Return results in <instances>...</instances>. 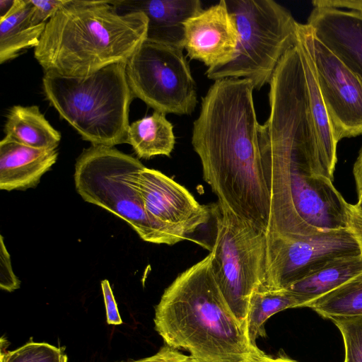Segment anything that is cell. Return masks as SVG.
Segmentation results:
<instances>
[{
    "label": "cell",
    "mask_w": 362,
    "mask_h": 362,
    "mask_svg": "<svg viewBox=\"0 0 362 362\" xmlns=\"http://www.w3.org/2000/svg\"><path fill=\"white\" fill-rule=\"evenodd\" d=\"M341 333L345 356L344 362H362V316L331 319Z\"/></svg>",
    "instance_id": "25"
},
{
    "label": "cell",
    "mask_w": 362,
    "mask_h": 362,
    "mask_svg": "<svg viewBox=\"0 0 362 362\" xmlns=\"http://www.w3.org/2000/svg\"><path fill=\"white\" fill-rule=\"evenodd\" d=\"M132 362H156L155 358H153V356H149V357H146V358H141V359H139V360H136V361H132Z\"/></svg>",
    "instance_id": "36"
},
{
    "label": "cell",
    "mask_w": 362,
    "mask_h": 362,
    "mask_svg": "<svg viewBox=\"0 0 362 362\" xmlns=\"http://www.w3.org/2000/svg\"><path fill=\"white\" fill-rule=\"evenodd\" d=\"M1 362H67L62 349L45 342L30 341L1 354Z\"/></svg>",
    "instance_id": "24"
},
{
    "label": "cell",
    "mask_w": 362,
    "mask_h": 362,
    "mask_svg": "<svg viewBox=\"0 0 362 362\" xmlns=\"http://www.w3.org/2000/svg\"><path fill=\"white\" fill-rule=\"evenodd\" d=\"M155 329L167 346L183 349L199 362H259L246 325L225 300L209 254L180 274L156 307Z\"/></svg>",
    "instance_id": "3"
},
{
    "label": "cell",
    "mask_w": 362,
    "mask_h": 362,
    "mask_svg": "<svg viewBox=\"0 0 362 362\" xmlns=\"http://www.w3.org/2000/svg\"><path fill=\"white\" fill-rule=\"evenodd\" d=\"M210 209L216 226L209 252L213 273L232 312L246 325L252 297L265 285L267 233L218 202Z\"/></svg>",
    "instance_id": "8"
},
{
    "label": "cell",
    "mask_w": 362,
    "mask_h": 362,
    "mask_svg": "<svg viewBox=\"0 0 362 362\" xmlns=\"http://www.w3.org/2000/svg\"><path fill=\"white\" fill-rule=\"evenodd\" d=\"M137 186L148 216L187 239L211 218L210 208L200 204L184 186L160 171L144 166Z\"/></svg>",
    "instance_id": "12"
},
{
    "label": "cell",
    "mask_w": 362,
    "mask_h": 362,
    "mask_svg": "<svg viewBox=\"0 0 362 362\" xmlns=\"http://www.w3.org/2000/svg\"><path fill=\"white\" fill-rule=\"evenodd\" d=\"M156 362H199L168 346H165L153 355Z\"/></svg>",
    "instance_id": "30"
},
{
    "label": "cell",
    "mask_w": 362,
    "mask_h": 362,
    "mask_svg": "<svg viewBox=\"0 0 362 362\" xmlns=\"http://www.w3.org/2000/svg\"><path fill=\"white\" fill-rule=\"evenodd\" d=\"M314 7L345 8L352 11H362V0H315Z\"/></svg>",
    "instance_id": "31"
},
{
    "label": "cell",
    "mask_w": 362,
    "mask_h": 362,
    "mask_svg": "<svg viewBox=\"0 0 362 362\" xmlns=\"http://www.w3.org/2000/svg\"><path fill=\"white\" fill-rule=\"evenodd\" d=\"M31 11L29 0H15L11 11L0 18L1 64L18 57L23 49L38 45L46 23H33Z\"/></svg>",
    "instance_id": "19"
},
{
    "label": "cell",
    "mask_w": 362,
    "mask_h": 362,
    "mask_svg": "<svg viewBox=\"0 0 362 362\" xmlns=\"http://www.w3.org/2000/svg\"><path fill=\"white\" fill-rule=\"evenodd\" d=\"M5 137L39 149H57L61 134L41 113L37 105H14L4 124Z\"/></svg>",
    "instance_id": "18"
},
{
    "label": "cell",
    "mask_w": 362,
    "mask_h": 362,
    "mask_svg": "<svg viewBox=\"0 0 362 362\" xmlns=\"http://www.w3.org/2000/svg\"><path fill=\"white\" fill-rule=\"evenodd\" d=\"M306 80L310 116L315 128L324 175L333 181L337 141L309 57L298 40Z\"/></svg>",
    "instance_id": "17"
},
{
    "label": "cell",
    "mask_w": 362,
    "mask_h": 362,
    "mask_svg": "<svg viewBox=\"0 0 362 362\" xmlns=\"http://www.w3.org/2000/svg\"><path fill=\"white\" fill-rule=\"evenodd\" d=\"M119 13L142 12L148 18L146 40L184 49L185 23L203 10L199 0L111 1Z\"/></svg>",
    "instance_id": "15"
},
{
    "label": "cell",
    "mask_w": 362,
    "mask_h": 362,
    "mask_svg": "<svg viewBox=\"0 0 362 362\" xmlns=\"http://www.w3.org/2000/svg\"><path fill=\"white\" fill-rule=\"evenodd\" d=\"M264 288L284 289L333 262L361 254L348 228L320 233L306 238L288 239L267 235Z\"/></svg>",
    "instance_id": "10"
},
{
    "label": "cell",
    "mask_w": 362,
    "mask_h": 362,
    "mask_svg": "<svg viewBox=\"0 0 362 362\" xmlns=\"http://www.w3.org/2000/svg\"><path fill=\"white\" fill-rule=\"evenodd\" d=\"M125 66L112 64L82 78L45 71L42 88L49 104L91 145L127 143L129 110L134 97Z\"/></svg>",
    "instance_id": "5"
},
{
    "label": "cell",
    "mask_w": 362,
    "mask_h": 362,
    "mask_svg": "<svg viewBox=\"0 0 362 362\" xmlns=\"http://www.w3.org/2000/svg\"><path fill=\"white\" fill-rule=\"evenodd\" d=\"M0 287L11 292L20 287V281L13 273L10 255L1 235L0 240Z\"/></svg>",
    "instance_id": "26"
},
{
    "label": "cell",
    "mask_w": 362,
    "mask_h": 362,
    "mask_svg": "<svg viewBox=\"0 0 362 362\" xmlns=\"http://www.w3.org/2000/svg\"><path fill=\"white\" fill-rule=\"evenodd\" d=\"M142 12L118 13L111 1L69 0L47 22L34 57L45 71L86 77L126 63L146 40Z\"/></svg>",
    "instance_id": "4"
},
{
    "label": "cell",
    "mask_w": 362,
    "mask_h": 362,
    "mask_svg": "<svg viewBox=\"0 0 362 362\" xmlns=\"http://www.w3.org/2000/svg\"><path fill=\"white\" fill-rule=\"evenodd\" d=\"M32 6L31 21L35 25L47 22L68 3L69 0H29Z\"/></svg>",
    "instance_id": "27"
},
{
    "label": "cell",
    "mask_w": 362,
    "mask_h": 362,
    "mask_svg": "<svg viewBox=\"0 0 362 362\" xmlns=\"http://www.w3.org/2000/svg\"><path fill=\"white\" fill-rule=\"evenodd\" d=\"M358 202L356 204H354V206L358 210L362 211V192L358 194Z\"/></svg>",
    "instance_id": "35"
},
{
    "label": "cell",
    "mask_w": 362,
    "mask_h": 362,
    "mask_svg": "<svg viewBox=\"0 0 362 362\" xmlns=\"http://www.w3.org/2000/svg\"><path fill=\"white\" fill-rule=\"evenodd\" d=\"M125 71L134 97L154 111L194 112L197 86L183 49L145 40L126 62Z\"/></svg>",
    "instance_id": "9"
},
{
    "label": "cell",
    "mask_w": 362,
    "mask_h": 362,
    "mask_svg": "<svg viewBox=\"0 0 362 362\" xmlns=\"http://www.w3.org/2000/svg\"><path fill=\"white\" fill-rule=\"evenodd\" d=\"M305 307L330 320L362 316V272Z\"/></svg>",
    "instance_id": "23"
},
{
    "label": "cell",
    "mask_w": 362,
    "mask_h": 362,
    "mask_svg": "<svg viewBox=\"0 0 362 362\" xmlns=\"http://www.w3.org/2000/svg\"><path fill=\"white\" fill-rule=\"evenodd\" d=\"M353 175L358 194L362 192V147L353 168Z\"/></svg>",
    "instance_id": "32"
},
{
    "label": "cell",
    "mask_w": 362,
    "mask_h": 362,
    "mask_svg": "<svg viewBox=\"0 0 362 362\" xmlns=\"http://www.w3.org/2000/svg\"><path fill=\"white\" fill-rule=\"evenodd\" d=\"M347 228L355 238L362 253V211L356 209L354 204H348Z\"/></svg>",
    "instance_id": "29"
},
{
    "label": "cell",
    "mask_w": 362,
    "mask_h": 362,
    "mask_svg": "<svg viewBox=\"0 0 362 362\" xmlns=\"http://www.w3.org/2000/svg\"><path fill=\"white\" fill-rule=\"evenodd\" d=\"M254 88L245 78L214 81L202 98L192 144L204 180L245 222L267 233L270 189L259 141Z\"/></svg>",
    "instance_id": "2"
},
{
    "label": "cell",
    "mask_w": 362,
    "mask_h": 362,
    "mask_svg": "<svg viewBox=\"0 0 362 362\" xmlns=\"http://www.w3.org/2000/svg\"><path fill=\"white\" fill-rule=\"evenodd\" d=\"M298 37L310 61L337 142L362 134V83L317 37L298 23Z\"/></svg>",
    "instance_id": "11"
},
{
    "label": "cell",
    "mask_w": 362,
    "mask_h": 362,
    "mask_svg": "<svg viewBox=\"0 0 362 362\" xmlns=\"http://www.w3.org/2000/svg\"><path fill=\"white\" fill-rule=\"evenodd\" d=\"M361 272L362 253L337 259L286 289L294 295L298 307H305Z\"/></svg>",
    "instance_id": "20"
},
{
    "label": "cell",
    "mask_w": 362,
    "mask_h": 362,
    "mask_svg": "<svg viewBox=\"0 0 362 362\" xmlns=\"http://www.w3.org/2000/svg\"><path fill=\"white\" fill-rule=\"evenodd\" d=\"M57 149H39L6 137L0 141V189L25 190L37 185L57 160Z\"/></svg>",
    "instance_id": "16"
},
{
    "label": "cell",
    "mask_w": 362,
    "mask_h": 362,
    "mask_svg": "<svg viewBox=\"0 0 362 362\" xmlns=\"http://www.w3.org/2000/svg\"><path fill=\"white\" fill-rule=\"evenodd\" d=\"M184 25V49L191 59L213 69L234 59L239 35L226 0L203 9Z\"/></svg>",
    "instance_id": "13"
},
{
    "label": "cell",
    "mask_w": 362,
    "mask_h": 362,
    "mask_svg": "<svg viewBox=\"0 0 362 362\" xmlns=\"http://www.w3.org/2000/svg\"><path fill=\"white\" fill-rule=\"evenodd\" d=\"M101 288L105 305L107 324L113 325H121L122 320L108 280L104 279L101 281Z\"/></svg>",
    "instance_id": "28"
},
{
    "label": "cell",
    "mask_w": 362,
    "mask_h": 362,
    "mask_svg": "<svg viewBox=\"0 0 362 362\" xmlns=\"http://www.w3.org/2000/svg\"><path fill=\"white\" fill-rule=\"evenodd\" d=\"M298 307L294 295L288 289H269L264 287L252 296L246 319V328L251 343L265 335L264 323L274 314L290 308Z\"/></svg>",
    "instance_id": "22"
},
{
    "label": "cell",
    "mask_w": 362,
    "mask_h": 362,
    "mask_svg": "<svg viewBox=\"0 0 362 362\" xmlns=\"http://www.w3.org/2000/svg\"><path fill=\"white\" fill-rule=\"evenodd\" d=\"M127 144L140 158L170 156L175 144L173 125L166 119L165 114L154 111L151 115L129 124Z\"/></svg>",
    "instance_id": "21"
},
{
    "label": "cell",
    "mask_w": 362,
    "mask_h": 362,
    "mask_svg": "<svg viewBox=\"0 0 362 362\" xmlns=\"http://www.w3.org/2000/svg\"><path fill=\"white\" fill-rule=\"evenodd\" d=\"M259 362H296L290 358L286 357H278L276 358H271L267 355H264V357L259 361Z\"/></svg>",
    "instance_id": "34"
},
{
    "label": "cell",
    "mask_w": 362,
    "mask_h": 362,
    "mask_svg": "<svg viewBox=\"0 0 362 362\" xmlns=\"http://www.w3.org/2000/svg\"><path fill=\"white\" fill-rule=\"evenodd\" d=\"M239 35L234 59L207 69L208 78H245L254 90L269 83L283 56L298 43V23L273 0H226Z\"/></svg>",
    "instance_id": "7"
},
{
    "label": "cell",
    "mask_w": 362,
    "mask_h": 362,
    "mask_svg": "<svg viewBox=\"0 0 362 362\" xmlns=\"http://www.w3.org/2000/svg\"><path fill=\"white\" fill-rule=\"evenodd\" d=\"M307 24L362 83V11L314 7Z\"/></svg>",
    "instance_id": "14"
},
{
    "label": "cell",
    "mask_w": 362,
    "mask_h": 362,
    "mask_svg": "<svg viewBox=\"0 0 362 362\" xmlns=\"http://www.w3.org/2000/svg\"><path fill=\"white\" fill-rule=\"evenodd\" d=\"M15 0H0V18L5 16L12 8Z\"/></svg>",
    "instance_id": "33"
},
{
    "label": "cell",
    "mask_w": 362,
    "mask_h": 362,
    "mask_svg": "<svg viewBox=\"0 0 362 362\" xmlns=\"http://www.w3.org/2000/svg\"><path fill=\"white\" fill-rule=\"evenodd\" d=\"M144 167L139 159L115 147L91 145L76 160L75 188L85 202L122 219L146 242L172 245L186 240L147 214L137 186Z\"/></svg>",
    "instance_id": "6"
},
{
    "label": "cell",
    "mask_w": 362,
    "mask_h": 362,
    "mask_svg": "<svg viewBox=\"0 0 362 362\" xmlns=\"http://www.w3.org/2000/svg\"><path fill=\"white\" fill-rule=\"evenodd\" d=\"M270 113L259 141L270 189L267 235L299 240L347 228L348 204L322 163L307 93L281 86L269 93Z\"/></svg>",
    "instance_id": "1"
}]
</instances>
